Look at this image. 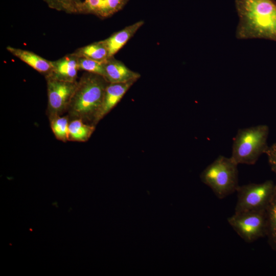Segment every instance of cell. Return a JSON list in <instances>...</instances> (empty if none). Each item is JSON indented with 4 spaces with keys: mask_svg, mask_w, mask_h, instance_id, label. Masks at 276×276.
I'll list each match as a JSON object with an SVG mask.
<instances>
[{
    "mask_svg": "<svg viewBox=\"0 0 276 276\" xmlns=\"http://www.w3.org/2000/svg\"><path fill=\"white\" fill-rule=\"evenodd\" d=\"M239 16L238 39H264L276 42V1L235 0Z\"/></svg>",
    "mask_w": 276,
    "mask_h": 276,
    "instance_id": "1",
    "label": "cell"
},
{
    "mask_svg": "<svg viewBox=\"0 0 276 276\" xmlns=\"http://www.w3.org/2000/svg\"><path fill=\"white\" fill-rule=\"evenodd\" d=\"M108 83L104 77L85 72L77 81L67 109L71 117L93 125Z\"/></svg>",
    "mask_w": 276,
    "mask_h": 276,
    "instance_id": "2",
    "label": "cell"
},
{
    "mask_svg": "<svg viewBox=\"0 0 276 276\" xmlns=\"http://www.w3.org/2000/svg\"><path fill=\"white\" fill-rule=\"evenodd\" d=\"M269 131L266 125L239 129L233 139L231 157L238 165L255 164L268 147Z\"/></svg>",
    "mask_w": 276,
    "mask_h": 276,
    "instance_id": "3",
    "label": "cell"
},
{
    "mask_svg": "<svg viewBox=\"0 0 276 276\" xmlns=\"http://www.w3.org/2000/svg\"><path fill=\"white\" fill-rule=\"evenodd\" d=\"M238 164L231 157L219 155L201 172V181L219 199L236 192L238 187Z\"/></svg>",
    "mask_w": 276,
    "mask_h": 276,
    "instance_id": "4",
    "label": "cell"
},
{
    "mask_svg": "<svg viewBox=\"0 0 276 276\" xmlns=\"http://www.w3.org/2000/svg\"><path fill=\"white\" fill-rule=\"evenodd\" d=\"M275 189L276 184L270 180L239 186L236 191L237 200L235 213L265 210Z\"/></svg>",
    "mask_w": 276,
    "mask_h": 276,
    "instance_id": "5",
    "label": "cell"
},
{
    "mask_svg": "<svg viewBox=\"0 0 276 276\" xmlns=\"http://www.w3.org/2000/svg\"><path fill=\"white\" fill-rule=\"evenodd\" d=\"M228 223L245 242H252L266 235L265 210L235 213Z\"/></svg>",
    "mask_w": 276,
    "mask_h": 276,
    "instance_id": "6",
    "label": "cell"
},
{
    "mask_svg": "<svg viewBox=\"0 0 276 276\" xmlns=\"http://www.w3.org/2000/svg\"><path fill=\"white\" fill-rule=\"evenodd\" d=\"M47 84L48 113L50 118L61 116L68 109L76 89L77 81L70 82L57 79L45 78Z\"/></svg>",
    "mask_w": 276,
    "mask_h": 276,
    "instance_id": "7",
    "label": "cell"
},
{
    "mask_svg": "<svg viewBox=\"0 0 276 276\" xmlns=\"http://www.w3.org/2000/svg\"><path fill=\"white\" fill-rule=\"evenodd\" d=\"M129 0H82L78 14L109 17L121 10Z\"/></svg>",
    "mask_w": 276,
    "mask_h": 276,
    "instance_id": "8",
    "label": "cell"
},
{
    "mask_svg": "<svg viewBox=\"0 0 276 276\" xmlns=\"http://www.w3.org/2000/svg\"><path fill=\"white\" fill-rule=\"evenodd\" d=\"M109 83L105 89L101 108L94 120V125L108 114L121 100L128 89L135 83Z\"/></svg>",
    "mask_w": 276,
    "mask_h": 276,
    "instance_id": "9",
    "label": "cell"
},
{
    "mask_svg": "<svg viewBox=\"0 0 276 276\" xmlns=\"http://www.w3.org/2000/svg\"><path fill=\"white\" fill-rule=\"evenodd\" d=\"M104 77L108 83L136 82L141 77L139 73L131 70L114 56L104 62Z\"/></svg>",
    "mask_w": 276,
    "mask_h": 276,
    "instance_id": "10",
    "label": "cell"
},
{
    "mask_svg": "<svg viewBox=\"0 0 276 276\" xmlns=\"http://www.w3.org/2000/svg\"><path fill=\"white\" fill-rule=\"evenodd\" d=\"M53 68L50 74L46 77L60 80L77 81L78 72L80 70L78 57L71 53L55 61H52Z\"/></svg>",
    "mask_w": 276,
    "mask_h": 276,
    "instance_id": "11",
    "label": "cell"
},
{
    "mask_svg": "<svg viewBox=\"0 0 276 276\" xmlns=\"http://www.w3.org/2000/svg\"><path fill=\"white\" fill-rule=\"evenodd\" d=\"M6 50L13 56L23 61L45 77L48 76L53 68L52 61L47 60L30 51L7 46Z\"/></svg>",
    "mask_w": 276,
    "mask_h": 276,
    "instance_id": "12",
    "label": "cell"
},
{
    "mask_svg": "<svg viewBox=\"0 0 276 276\" xmlns=\"http://www.w3.org/2000/svg\"><path fill=\"white\" fill-rule=\"evenodd\" d=\"M144 23L143 20L138 21L102 40V42L107 49L109 57L114 56L134 35Z\"/></svg>",
    "mask_w": 276,
    "mask_h": 276,
    "instance_id": "13",
    "label": "cell"
},
{
    "mask_svg": "<svg viewBox=\"0 0 276 276\" xmlns=\"http://www.w3.org/2000/svg\"><path fill=\"white\" fill-rule=\"evenodd\" d=\"M72 53L78 57L101 62H105L110 58L107 49L102 40L79 48Z\"/></svg>",
    "mask_w": 276,
    "mask_h": 276,
    "instance_id": "14",
    "label": "cell"
},
{
    "mask_svg": "<svg viewBox=\"0 0 276 276\" xmlns=\"http://www.w3.org/2000/svg\"><path fill=\"white\" fill-rule=\"evenodd\" d=\"M95 129V126L81 119H73L68 126V141H87Z\"/></svg>",
    "mask_w": 276,
    "mask_h": 276,
    "instance_id": "15",
    "label": "cell"
},
{
    "mask_svg": "<svg viewBox=\"0 0 276 276\" xmlns=\"http://www.w3.org/2000/svg\"><path fill=\"white\" fill-rule=\"evenodd\" d=\"M266 235L269 245L276 251V189L265 209Z\"/></svg>",
    "mask_w": 276,
    "mask_h": 276,
    "instance_id": "16",
    "label": "cell"
},
{
    "mask_svg": "<svg viewBox=\"0 0 276 276\" xmlns=\"http://www.w3.org/2000/svg\"><path fill=\"white\" fill-rule=\"evenodd\" d=\"M51 127L55 137L65 142L68 141V118L57 116L50 119Z\"/></svg>",
    "mask_w": 276,
    "mask_h": 276,
    "instance_id": "17",
    "label": "cell"
},
{
    "mask_svg": "<svg viewBox=\"0 0 276 276\" xmlns=\"http://www.w3.org/2000/svg\"><path fill=\"white\" fill-rule=\"evenodd\" d=\"M51 9L68 14H78L82 0H43Z\"/></svg>",
    "mask_w": 276,
    "mask_h": 276,
    "instance_id": "18",
    "label": "cell"
},
{
    "mask_svg": "<svg viewBox=\"0 0 276 276\" xmlns=\"http://www.w3.org/2000/svg\"><path fill=\"white\" fill-rule=\"evenodd\" d=\"M78 63L80 70L104 76V62L78 57Z\"/></svg>",
    "mask_w": 276,
    "mask_h": 276,
    "instance_id": "19",
    "label": "cell"
},
{
    "mask_svg": "<svg viewBox=\"0 0 276 276\" xmlns=\"http://www.w3.org/2000/svg\"><path fill=\"white\" fill-rule=\"evenodd\" d=\"M265 154L271 170L276 174V142L268 146Z\"/></svg>",
    "mask_w": 276,
    "mask_h": 276,
    "instance_id": "20",
    "label": "cell"
}]
</instances>
